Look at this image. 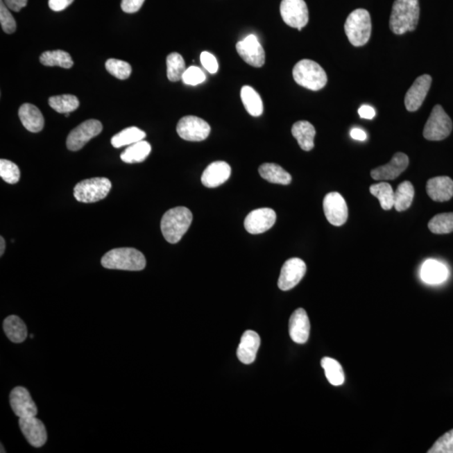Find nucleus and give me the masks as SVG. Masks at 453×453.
Segmentation results:
<instances>
[{"instance_id": "obj_1", "label": "nucleus", "mask_w": 453, "mask_h": 453, "mask_svg": "<svg viewBox=\"0 0 453 453\" xmlns=\"http://www.w3.org/2000/svg\"><path fill=\"white\" fill-rule=\"evenodd\" d=\"M420 17L419 0H395L390 19L393 33L403 35L418 26Z\"/></svg>"}, {"instance_id": "obj_2", "label": "nucleus", "mask_w": 453, "mask_h": 453, "mask_svg": "<svg viewBox=\"0 0 453 453\" xmlns=\"http://www.w3.org/2000/svg\"><path fill=\"white\" fill-rule=\"evenodd\" d=\"M191 212L185 207H176L167 211L160 222L164 238L170 243H176L182 239L191 226Z\"/></svg>"}, {"instance_id": "obj_3", "label": "nucleus", "mask_w": 453, "mask_h": 453, "mask_svg": "<svg viewBox=\"0 0 453 453\" xmlns=\"http://www.w3.org/2000/svg\"><path fill=\"white\" fill-rule=\"evenodd\" d=\"M101 263L104 268L110 270L139 271L146 266V257L134 248H119L108 251Z\"/></svg>"}, {"instance_id": "obj_4", "label": "nucleus", "mask_w": 453, "mask_h": 453, "mask_svg": "<svg viewBox=\"0 0 453 453\" xmlns=\"http://www.w3.org/2000/svg\"><path fill=\"white\" fill-rule=\"evenodd\" d=\"M292 74L298 85L312 91L322 89L327 83L323 68L311 60L304 59L296 63Z\"/></svg>"}, {"instance_id": "obj_5", "label": "nucleus", "mask_w": 453, "mask_h": 453, "mask_svg": "<svg viewBox=\"0 0 453 453\" xmlns=\"http://www.w3.org/2000/svg\"><path fill=\"white\" fill-rule=\"evenodd\" d=\"M344 30L354 46H362L370 41L372 30L370 15L366 10L358 9L348 16Z\"/></svg>"}, {"instance_id": "obj_6", "label": "nucleus", "mask_w": 453, "mask_h": 453, "mask_svg": "<svg viewBox=\"0 0 453 453\" xmlns=\"http://www.w3.org/2000/svg\"><path fill=\"white\" fill-rule=\"evenodd\" d=\"M111 188L112 183L108 178L86 179L76 185L74 195L80 203H93L105 198Z\"/></svg>"}, {"instance_id": "obj_7", "label": "nucleus", "mask_w": 453, "mask_h": 453, "mask_svg": "<svg viewBox=\"0 0 453 453\" xmlns=\"http://www.w3.org/2000/svg\"><path fill=\"white\" fill-rule=\"evenodd\" d=\"M452 130V122L441 105L433 108L430 117L425 126L424 137L431 142H439L448 137Z\"/></svg>"}, {"instance_id": "obj_8", "label": "nucleus", "mask_w": 453, "mask_h": 453, "mask_svg": "<svg viewBox=\"0 0 453 453\" xmlns=\"http://www.w3.org/2000/svg\"><path fill=\"white\" fill-rule=\"evenodd\" d=\"M280 15L287 26L299 31L309 22V12L304 0H282Z\"/></svg>"}, {"instance_id": "obj_9", "label": "nucleus", "mask_w": 453, "mask_h": 453, "mask_svg": "<svg viewBox=\"0 0 453 453\" xmlns=\"http://www.w3.org/2000/svg\"><path fill=\"white\" fill-rule=\"evenodd\" d=\"M180 137L187 142H203L210 135L211 127L205 120L196 116H185L176 126Z\"/></svg>"}, {"instance_id": "obj_10", "label": "nucleus", "mask_w": 453, "mask_h": 453, "mask_svg": "<svg viewBox=\"0 0 453 453\" xmlns=\"http://www.w3.org/2000/svg\"><path fill=\"white\" fill-rule=\"evenodd\" d=\"M102 130L103 124L99 120H87L70 132L67 139V149L71 151L81 150L88 142L101 133Z\"/></svg>"}, {"instance_id": "obj_11", "label": "nucleus", "mask_w": 453, "mask_h": 453, "mask_svg": "<svg viewBox=\"0 0 453 453\" xmlns=\"http://www.w3.org/2000/svg\"><path fill=\"white\" fill-rule=\"evenodd\" d=\"M325 216L332 225L339 227L347 222L348 208L345 200L339 192H330L323 200Z\"/></svg>"}, {"instance_id": "obj_12", "label": "nucleus", "mask_w": 453, "mask_h": 453, "mask_svg": "<svg viewBox=\"0 0 453 453\" xmlns=\"http://www.w3.org/2000/svg\"><path fill=\"white\" fill-rule=\"evenodd\" d=\"M307 272L306 264L299 258L287 260L282 266L278 280L280 290L290 291L298 286Z\"/></svg>"}, {"instance_id": "obj_13", "label": "nucleus", "mask_w": 453, "mask_h": 453, "mask_svg": "<svg viewBox=\"0 0 453 453\" xmlns=\"http://www.w3.org/2000/svg\"><path fill=\"white\" fill-rule=\"evenodd\" d=\"M238 54L244 62L254 67H262L266 62V53L262 44L254 35L247 36L236 45Z\"/></svg>"}, {"instance_id": "obj_14", "label": "nucleus", "mask_w": 453, "mask_h": 453, "mask_svg": "<svg viewBox=\"0 0 453 453\" xmlns=\"http://www.w3.org/2000/svg\"><path fill=\"white\" fill-rule=\"evenodd\" d=\"M276 221V214L271 208H259L252 211L244 220V228L251 234H263L271 230Z\"/></svg>"}, {"instance_id": "obj_15", "label": "nucleus", "mask_w": 453, "mask_h": 453, "mask_svg": "<svg viewBox=\"0 0 453 453\" xmlns=\"http://www.w3.org/2000/svg\"><path fill=\"white\" fill-rule=\"evenodd\" d=\"M10 402L12 410L19 418H33L37 415V407L26 388L19 386L12 390Z\"/></svg>"}, {"instance_id": "obj_16", "label": "nucleus", "mask_w": 453, "mask_h": 453, "mask_svg": "<svg viewBox=\"0 0 453 453\" xmlns=\"http://www.w3.org/2000/svg\"><path fill=\"white\" fill-rule=\"evenodd\" d=\"M431 77L429 75L420 76L407 91L404 97V105L410 112L418 110L422 105L431 85Z\"/></svg>"}, {"instance_id": "obj_17", "label": "nucleus", "mask_w": 453, "mask_h": 453, "mask_svg": "<svg viewBox=\"0 0 453 453\" xmlns=\"http://www.w3.org/2000/svg\"><path fill=\"white\" fill-rule=\"evenodd\" d=\"M409 157L406 154L398 152L393 156L391 162L371 171L373 179L377 180H395L407 169Z\"/></svg>"}, {"instance_id": "obj_18", "label": "nucleus", "mask_w": 453, "mask_h": 453, "mask_svg": "<svg viewBox=\"0 0 453 453\" xmlns=\"http://www.w3.org/2000/svg\"><path fill=\"white\" fill-rule=\"evenodd\" d=\"M19 427L32 447H42L47 441V432L42 420L35 416L29 418H19Z\"/></svg>"}, {"instance_id": "obj_19", "label": "nucleus", "mask_w": 453, "mask_h": 453, "mask_svg": "<svg viewBox=\"0 0 453 453\" xmlns=\"http://www.w3.org/2000/svg\"><path fill=\"white\" fill-rule=\"evenodd\" d=\"M310 320L307 311L303 308H298L291 316L289 320V334L291 339L296 343L307 342L310 335Z\"/></svg>"}, {"instance_id": "obj_20", "label": "nucleus", "mask_w": 453, "mask_h": 453, "mask_svg": "<svg viewBox=\"0 0 453 453\" xmlns=\"http://www.w3.org/2000/svg\"><path fill=\"white\" fill-rule=\"evenodd\" d=\"M231 176V167L225 162H215L210 164L202 175V183L208 188L223 185Z\"/></svg>"}, {"instance_id": "obj_21", "label": "nucleus", "mask_w": 453, "mask_h": 453, "mask_svg": "<svg viewBox=\"0 0 453 453\" xmlns=\"http://www.w3.org/2000/svg\"><path fill=\"white\" fill-rule=\"evenodd\" d=\"M260 346V338L257 332L248 330L242 336L237 350L240 362L250 364L255 362Z\"/></svg>"}, {"instance_id": "obj_22", "label": "nucleus", "mask_w": 453, "mask_h": 453, "mask_svg": "<svg viewBox=\"0 0 453 453\" xmlns=\"http://www.w3.org/2000/svg\"><path fill=\"white\" fill-rule=\"evenodd\" d=\"M427 192L435 202H447L453 196V180L447 176H438L428 180Z\"/></svg>"}, {"instance_id": "obj_23", "label": "nucleus", "mask_w": 453, "mask_h": 453, "mask_svg": "<svg viewBox=\"0 0 453 453\" xmlns=\"http://www.w3.org/2000/svg\"><path fill=\"white\" fill-rule=\"evenodd\" d=\"M19 118L28 131L39 133L45 126L42 112L31 103H24L19 110Z\"/></svg>"}, {"instance_id": "obj_24", "label": "nucleus", "mask_w": 453, "mask_h": 453, "mask_svg": "<svg viewBox=\"0 0 453 453\" xmlns=\"http://www.w3.org/2000/svg\"><path fill=\"white\" fill-rule=\"evenodd\" d=\"M420 276L423 282L436 284L443 283L448 277V270L443 263L435 259H428L422 264Z\"/></svg>"}, {"instance_id": "obj_25", "label": "nucleus", "mask_w": 453, "mask_h": 453, "mask_svg": "<svg viewBox=\"0 0 453 453\" xmlns=\"http://www.w3.org/2000/svg\"><path fill=\"white\" fill-rule=\"evenodd\" d=\"M292 135L298 140L299 146L305 151H310L314 148L316 130L308 121H298L293 124Z\"/></svg>"}, {"instance_id": "obj_26", "label": "nucleus", "mask_w": 453, "mask_h": 453, "mask_svg": "<svg viewBox=\"0 0 453 453\" xmlns=\"http://www.w3.org/2000/svg\"><path fill=\"white\" fill-rule=\"evenodd\" d=\"M8 339L15 343H23L27 338L28 332L25 323L17 316H8L3 324Z\"/></svg>"}, {"instance_id": "obj_27", "label": "nucleus", "mask_w": 453, "mask_h": 453, "mask_svg": "<svg viewBox=\"0 0 453 453\" xmlns=\"http://www.w3.org/2000/svg\"><path fill=\"white\" fill-rule=\"evenodd\" d=\"M259 175L268 182L289 185L291 182V176L283 168L274 163H264L259 168Z\"/></svg>"}, {"instance_id": "obj_28", "label": "nucleus", "mask_w": 453, "mask_h": 453, "mask_svg": "<svg viewBox=\"0 0 453 453\" xmlns=\"http://www.w3.org/2000/svg\"><path fill=\"white\" fill-rule=\"evenodd\" d=\"M151 152V146L146 140L130 144L126 151L120 155V158L123 162L128 164L140 163L149 156Z\"/></svg>"}, {"instance_id": "obj_29", "label": "nucleus", "mask_w": 453, "mask_h": 453, "mask_svg": "<svg viewBox=\"0 0 453 453\" xmlns=\"http://www.w3.org/2000/svg\"><path fill=\"white\" fill-rule=\"evenodd\" d=\"M240 95H241L243 106L248 114L254 117H259L263 114L262 99L254 88L250 86H243Z\"/></svg>"}, {"instance_id": "obj_30", "label": "nucleus", "mask_w": 453, "mask_h": 453, "mask_svg": "<svg viewBox=\"0 0 453 453\" xmlns=\"http://www.w3.org/2000/svg\"><path fill=\"white\" fill-rule=\"evenodd\" d=\"M146 137V132L137 127H129L115 135L111 139V144L114 148H121L142 142Z\"/></svg>"}, {"instance_id": "obj_31", "label": "nucleus", "mask_w": 453, "mask_h": 453, "mask_svg": "<svg viewBox=\"0 0 453 453\" xmlns=\"http://www.w3.org/2000/svg\"><path fill=\"white\" fill-rule=\"evenodd\" d=\"M40 62L46 67H61L69 69L74 66V61L67 52L57 50L44 52L40 57Z\"/></svg>"}, {"instance_id": "obj_32", "label": "nucleus", "mask_w": 453, "mask_h": 453, "mask_svg": "<svg viewBox=\"0 0 453 453\" xmlns=\"http://www.w3.org/2000/svg\"><path fill=\"white\" fill-rule=\"evenodd\" d=\"M415 190L411 182H403L400 183L395 191L394 207L396 211L403 212L411 206L414 199Z\"/></svg>"}, {"instance_id": "obj_33", "label": "nucleus", "mask_w": 453, "mask_h": 453, "mask_svg": "<svg viewBox=\"0 0 453 453\" xmlns=\"http://www.w3.org/2000/svg\"><path fill=\"white\" fill-rule=\"evenodd\" d=\"M320 366L323 368L328 382L332 386H342L345 380V375H344L343 367L341 366L338 361L325 357L320 361Z\"/></svg>"}, {"instance_id": "obj_34", "label": "nucleus", "mask_w": 453, "mask_h": 453, "mask_svg": "<svg viewBox=\"0 0 453 453\" xmlns=\"http://www.w3.org/2000/svg\"><path fill=\"white\" fill-rule=\"evenodd\" d=\"M370 194L379 199L384 210H391L394 207L395 191L387 182L374 184L370 188Z\"/></svg>"}, {"instance_id": "obj_35", "label": "nucleus", "mask_w": 453, "mask_h": 453, "mask_svg": "<svg viewBox=\"0 0 453 453\" xmlns=\"http://www.w3.org/2000/svg\"><path fill=\"white\" fill-rule=\"evenodd\" d=\"M49 105L60 114H71L79 107V100L76 96L64 94L49 99Z\"/></svg>"}, {"instance_id": "obj_36", "label": "nucleus", "mask_w": 453, "mask_h": 453, "mask_svg": "<svg viewBox=\"0 0 453 453\" xmlns=\"http://www.w3.org/2000/svg\"><path fill=\"white\" fill-rule=\"evenodd\" d=\"M167 78L171 82H178L182 80L184 72L186 71V63L182 55L178 52H172L166 58Z\"/></svg>"}, {"instance_id": "obj_37", "label": "nucleus", "mask_w": 453, "mask_h": 453, "mask_svg": "<svg viewBox=\"0 0 453 453\" xmlns=\"http://www.w3.org/2000/svg\"><path fill=\"white\" fill-rule=\"evenodd\" d=\"M433 234H446L453 232V212H444L436 215L428 223Z\"/></svg>"}, {"instance_id": "obj_38", "label": "nucleus", "mask_w": 453, "mask_h": 453, "mask_svg": "<svg viewBox=\"0 0 453 453\" xmlns=\"http://www.w3.org/2000/svg\"><path fill=\"white\" fill-rule=\"evenodd\" d=\"M106 70L114 77L126 80L130 77L132 67L129 63L118 59H108L105 63Z\"/></svg>"}, {"instance_id": "obj_39", "label": "nucleus", "mask_w": 453, "mask_h": 453, "mask_svg": "<svg viewBox=\"0 0 453 453\" xmlns=\"http://www.w3.org/2000/svg\"><path fill=\"white\" fill-rule=\"evenodd\" d=\"M0 176L5 182L13 185L21 178V171L16 164L10 160L2 159L0 160Z\"/></svg>"}, {"instance_id": "obj_40", "label": "nucleus", "mask_w": 453, "mask_h": 453, "mask_svg": "<svg viewBox=\"0 0 453 453\" xmlns=\"http://www.w3.org/2000/svg\"><path fill=\"white\" fill-rule=\"evenodd\" d=\"M428 453H453V429L436 441Z\"/></svg>"}, {"instance_id": "obj_41", "label": "nucleus", "mask_w": 453, "mask_h": 453, "mask_svg": "<svg viewBox=\"0 0 453 453\" xmlns=\"http://www.w3.org/2000/svg\"><path fill=\"white\" fill-rule=\"evenodd\" d=\"M0 23L2 29L7 34H13L16 31V22L3 0H0Z\"/></svg>"}, {"instance_id": "obj_42", "label": "nucleus", "mask_w": 453, "mask_h": 453, "mask_svg": "<svg viewBox=\"0 0 453 453\" xmlns=\"http://www.w3.org/2000/svg\"><path fill=\"white\" fill-rule=\"evenodd\" d=\"M206 75L198 67H190L184 72L182 81L187 85L196 86L205 82Z\"/></svg>"}, {"instance_id": "obj_43", "label": "nucleus", "mask_w": 453, "mask_h": 453, "mask_svg": "<svg viewBox=\"0 0 453 453\" xmlns=\"http://www.w3.org/2000/svg\"><path fill=\"white\" fill-rule=\"evenodd\" d=\"M203 66L212 74H216L219 70V62L214 55L207 51H203L200 57Z\"/></svg>"}, {"instance_id": "obj_44", "label": "nucleus", "mask_w": 453, "mask_h": 453, "mask_svg": "<svg viewBox=\"0 0 453 453\" xmlns=\"http://www.w3.org/2000/svg\"><path fill=\"white\" fill-rule=\"evenodd\" d=\"M146 0H122L121 8L123 12L128 14H134L138 12Z\"/></svg>"}, {"instance_id": "obj_45", "label": "nucleus", "mask_w": 453, "mask_h": 453, "mask_svg": "<svg viewBox=\"0 0 453 453\" xmlns=\"http://www.w3.org/2000/svg\"><path fill=\"white\" fill-rule=\"evenodd\" d=\"M74 0H49V7L51 10L59 12L66 10Z\"/></svg>"}, {"instance_id": "obj_46", "label": "nucleus", "mask_w": 453, "mask_h": 453, "mask_svg": "<svg viewBox=\"0 0 453 453\" xmlns=\"http://www.w3.org/2000/svg\"><path fill=\"white\" fill-rule=\"evenodd\" d=\"M28 0H5V3L10 10L21 11L27 6Z\"/></svg>"}, {"instance_id": "obj_47", "label": "nucleus", "mask_w": 453, "mask_h": 453, "mask_svg": "<svg viewBox=\"0 0 453 453\" xmlns=\"http://www.w3.org/2000/svg\"><path fill=\"white\" fill-rule=\"evenodd\" d=\"M359 114L361 118L366 119H374L376 112L375 108L370 105H363L359 108Z\"/></svg>"}, {"instance_id": "obj_48", "label": "nucleus", "mask_w": 453, "mask_h": 453, "mask_svg": "<svg viewBox=\"0 0 453 453\" xmlns=\"http://www.w3.org/2000/svg\"><path fill=\"white\" fill-rule=\"evenodd\" d=\"M351 137L356 140H359V142H364L367 139V135L366 132L363 130L359 129V128H354L350 132Z\"/></svg>"}, {"instance_id": "obj_49", "label": "nucleus", "mask_w": 453, "mask_h": 453, "mask_svg": "<svg viewBox=\"0 0 453 453\" xmlns=\"http://www.w3.org/2000/svg\"><path fill=\"white\" fill-rule=\"evenodd\" d=\"M0 243H1V246H0V256H3V253H5L6 250V240L3 239L1 236V238H0Z\"/></svg>"}, {"instance_id": "obj_50", "label": "nucleus", "mask_w": 453, "mask_h": 453, "mask_svg": "<svg viewBox=\"0 0 453 453\" xmlns=\"http://www.w3.org/2000/svg\"><path fill=\"white\" fill-rule=\"evenodd\" d=\"M0 452H1V453H3V452L5 453L6 452L5 448L3 447L2 444H1V451H0Z\"/></svg>"}, {"instance_id": "obj_51", "label": "nucleus", "mask_w": 453, "mask_h": 453, "mask_svg": "<svg viewBox=\"0 0 453 453\" xmlns=\"http://www.w3.org/2000/svg\"><path fill=\"white\" fill-rule=\"evenodd\" d=\"M31 339H34V334H31Z\"/></svg>"}, {"instance_id": "obj_52", "label": "nucleus", "mask_w": 453, "mask_h": 453, "mask_svg": "<svg viewBox=\"0 0 453 453\" xmlns=\"http://www.w3.org/2000/svg\"><path fill=\"white\" fill-rule=\"evenodd\" d=\"M69 114H65V115H66V117H68V116H69Z\"/></svg>"}]
</instances>
